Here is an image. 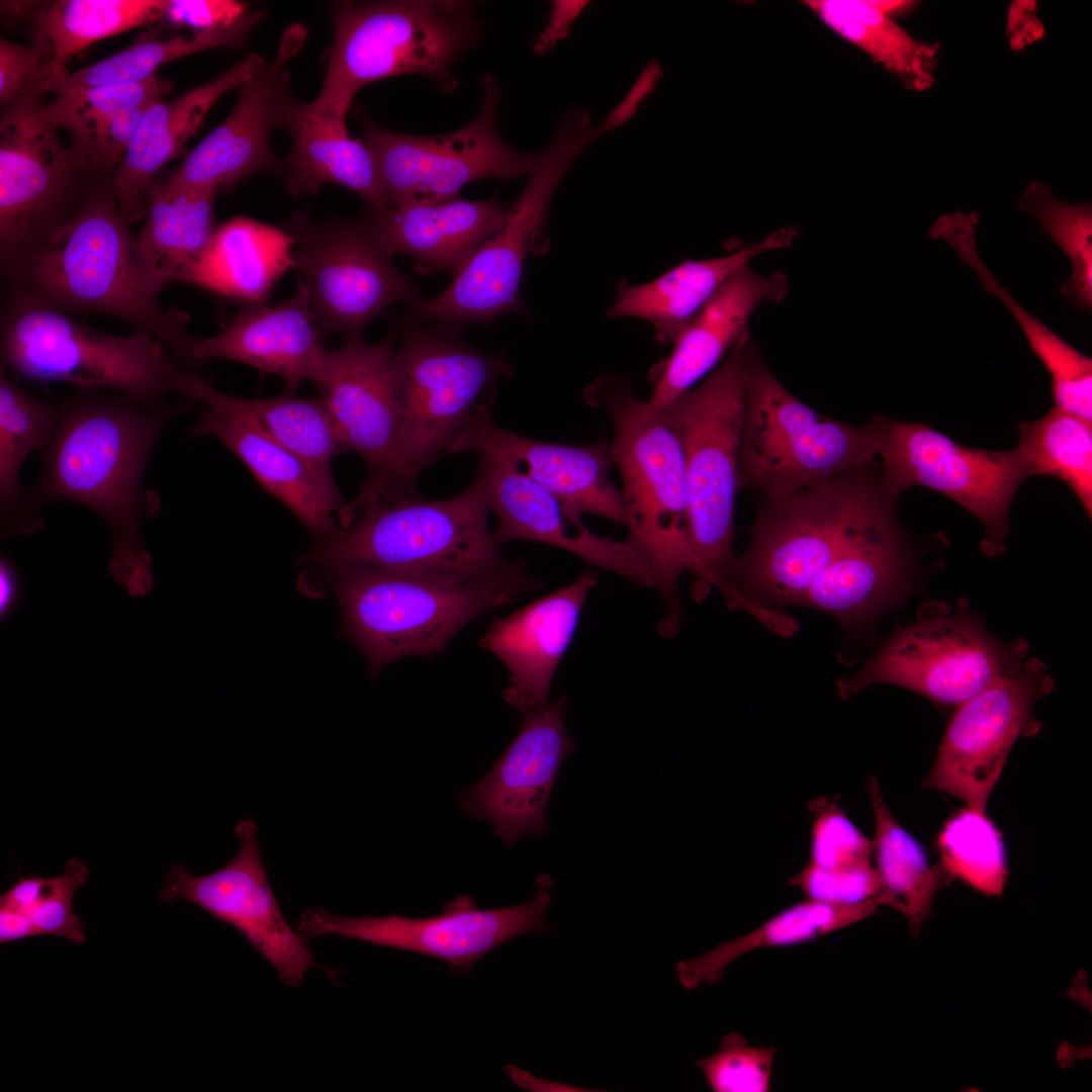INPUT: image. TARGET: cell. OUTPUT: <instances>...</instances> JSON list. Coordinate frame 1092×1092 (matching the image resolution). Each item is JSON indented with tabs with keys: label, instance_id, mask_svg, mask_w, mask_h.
Returning <instances> with one entry per match:
<instances>
[{
	"label": "cell",
	"instance_id": "cell-7",
	"mask_svg": "<svg viewBox=\"0 0 1092 1092\" xmlns=\"http://www.w3.org/2000/svg\"><path fill=\"white\" fill-rule=\"evenodd\" d=\"M756 349L746 331L700 385L659 410L684 451L696 601L713 587L725 593L736 559L734 505L746 388Z\"/></svg>",
	"mask_w": 1092,
	"mask_h": 1092
},
{
	"label": "cell",
	"instance_id": "cell-29",
	"mask_svg": "<svg viewBox=\"0 0 1092 1092\" xmlns=\"http://www.w3.org/2000/svg\"><path fill=\"white\" fill-rule=\"evenodd\" d=\"M788 291V279L782 273L761 275L748 265L739 270L678 336L646 401L648 406L662 408L714 371L748 331L754 310L765 301H782Z\"/></svg>",
	"mask_w": 1092,
	"mask_h": 1092
},
{
	"label": "cell",
	"instance_id": "cell-15",
	"mask_svg": "<svg viewBox=\"0 0 1092 1092\" xmlns=\"http://www.w3.org/2000/svg\"><path fill=\"white\" fill-rule=\"evenodd\" d=\"M290 265L304 289L323 338L340 334L346 341L363 332L395 302L414 305L424 299L411 279L396 268L367 217L312 222L304 213L289 221Z\"/></svg>",
	"mask_w": 1092,
	"mask_h": 1092
},
{
	"label": "cell",
	"instance_id": "cell-11",
	"mask_svg": "<svg viewBox=\"0 0 1092 1092\" xmlns=\"http://www.w3.org/2000/svg\"><path fill=\"white\" fill-rule=\"evenodd\" d=\"M600 133L589 114L572 108L540 153L522 193L498 229L476 250L442 293L411 305L406 322L458 327L524 313L520 283L527 256L542 241L553 195L579 155Z\"/></svg>",
	"mask_w": 1092,
	"mask_h": 1092
},
{
	"label": "cell",
	"instance_id": "cell-47",
	"mask_svg": "<svg viewBox=\"0 0 1092 1092\" xmlns=\"http://www.w3.org/2000/svg\"><path fill=\"white\" fill-rule=\"evenodd\" d=\"M87 866L67 861L62 875L52 878L20 876L0 898V906L22 913L35 935H55L75 944L85 940L84 923L74 913L73 896L88 879Z\"/></svg>",
	"mask_w": 1092,
	"mask_h": 1092
},
{
	"label": "cell",
	"instance_id": "cell-18",
	"mask_svg": "<svg viewBox=\"0 0 1092 1092\" xmlns=\"http://www.w3.org/2000/svg\"><path fill=\"white\" fill-rule=\"evenodd\" d=\"M551 884L549 876L540 875L530 902L504 908L479 909L471 897L459 896L441 914L425 918L348 917L309 908L299 917L296 929L306 938L333 934L429 956L466 974L480 958L512 938L549 932L546 913L552 901Z\"/></svg>",
	"mask_w": 1092,
	"mask_h": 1092
},
{
	"label": "cell",
	"instance_id": "cell-17",
	"mask_svg": "<svg viewBox=\"0 0 1092 1092\" xmlns=\"http://www.w3.org/2000/svg\"><path fill=\"white\" fill-rule=\"evenodd\" d=\"M874 419L888 489L898 497L905 489L919 485L949 497L984 525L982 552L989 557L1002 554L1010 505L1028 477L1016 449L969 448L923 423L883 416Z\"/></svg>",
	"mask_w": 1092,
	"mask_h": 1092
},
{
	"label": "cell",
	"instance_id": "cell-37",
	"mask_svg": "<svg viewBox=\"0 0 1092 1092\" xmlns=\"http://www.w3.org/2000/svg\"><path fill=\"white\" fill-rule=\"evenodd\" d=\"M166 5L167 0L1 2L11 18L29 20L33 41L48 53L47 83L68 73L72 57L93 42L164 19Z\"/></svg>",
	"mask_w": 1092,
	"mask_h": 1092
},
{
	"label": "cell",
	"instance_id": "cell-43",
	"mask_svg": "<svg viewBox=\"0 0 1092 1092\" xmlns=\"http://www.w3.org/2000/svg\"><path fill=\"white\" fill-rule=\"evenodd\" d=\"M1016 446L1027 476L1048 475L1064 481L1087 516H1092L1091 424L1053 407L1042 418L1018 426Z\"/></svg>",
	"mask_w": 1092,
	"mask_h": 1092
},
{
	"label": "cell",
	"instance_id": "cell-42",
	"mask_svg": "<svg viewBox=\"0 0 1092 1092\" xmlns=\"http://www.w3.org/2000/svg\"><path fill=\"white\" fill-rule=\"evenodd\" d=\"M266 10L246 12L235 23L199 31L191 37L141 42L93 65L50 81L47 92H63L113 83L142 82L157 75V70L179 58L213 48H242L253 28L265 17Z\"/></svg>",
	"mask_w": 1092,
	"mask_h": 1092
},
{
	"label": "cell",
	"instance_id": "cell-36",
	"mask_svg": "<svg viewBox=\"0 0 1092 1092\" xmlns=\"http://www.w3.org/2000/svg\"><path fill=\"white\" fill-rule=\"evenodd\" d=\"M285 129L293 141L286 172L287 189L294 197L335 183L360 195L371 209L388 207L375 158L363 140L318 119L298 101Z\"/></svg>",
	"mask_w": 1092,
	"mask_h": 1092
},
{
	"label": "cell",
	"instance_id": "cell-16",
	"mask_svg": "<svg viewBox=\"0 0 1092 1092\" xmlns=\"http://www.w3.org/2000/svg\"><path fill=\"white\" fill-rule=\"evenodd\" d=\"M481 87L477 115L445 134L395 132L359 113L362 140L375 158L388 207L456 198L465 184L481 178L506 181L531 174L539 155L512 147L498 132L502 93L495 78L484 75Z\"/></svg>",
	"mask_w": 1092,
	"mask_h": 1092
},
{
	"label": "cell",
	"instance_id": "cell-10",
	"mask_svg": "<svg viewBox=\"0 0 1092 1092\" xmlns=\"http://www.w3.org/2000/svg\"><path fill=\"white\" fill-rule=\"evenodd\" d=\"M0 351L1 367L28 380L113 390L148 402L177 392L187 369L149 332L105 333L72 313L10 296Z\"/></svg>",
	"mask_w": 1092,
	"mask_h": 1092
},
{
	"label": "cell",
	"instance_id": "cell-22",
	"mask_svg": "<svg viewBox=\"0 0 1092 1092\" xmlns=\"http://www.w3.org/2000/svg\"><path fill=\"white\" fill-rule=\"evenodd\" d=\"M304 39L303 26L293 24L286 29L273 61L265 62L239 88L231 113L165 179L168 184L232 189L249 177L279 170L270 135L278 127L286 128L296 102L286 65Z\"/></svg>",
	"mask_w": 1092,
	"mask_h": 1092
},
{
	"label": "cell",
	"instance_id": "cell-35",
	"mask_svg": "<svg viewBox=\"0 0 1092 1092\" xmlns=\"http://www.w3.org/2000/svg\"><path fill=\"white\" fill-rule=\"evenodd\" d=\"M219 190L174 187L156 178L147 192L145 223L138 234L143 262L163 289L189 282L207 256L215 233Z\"/></svg>",
	"mask_w": 1092,
	"mask_h": 1092
},
{
	"label": "cell",
	"instance_id": "cell-56",
	"mask_svg": "<svg viewBox=\"0 0 1092 1092\" xmlns=\"http://www.w3.org/2000/svg\"><path fill=\"white\" fill-rule=\"evenodd\" d=\"M587 4L588 1L580 0L553 1L547 24L532 44L534 52L544 55L553 50L560 40L568 35L571 25Z\"/></svg>",
	"mask_w": 1092,
	"mask_h": 1092
},
{
	"label": "cell",
	"instance_id": "cell-13",
	"mask_svg": "<svg viewBox=\"0 0 1092 1092\" xmlns=\"http://www.w3.org/2000/svg\"><path fill=\"white\" fill-rule=\"evenodd\" d=\"M1028 646L994 637L966 604L931 601L915 621L895 631L861 668L839 679L847 699L873 685L915 692L941 707L962 704L993 682L1017 674Z\"/></svg>",
	"mask_w": 1092,
	"mask_h": 1092
},
{
	"label": "cell",
	"instance_id": "cell-21",
	"mask_svg": "<svg viewBox=\"0 0 1092 1092\" xmlns=\"http://www.w3.org/2000/svg\"><path fill=\"white\" fill-rule=\"evenodd\" d=\"M235 833L240 847L225 866L195 876L175 864L164 876L159 899L187 900L234 927L287 986H299L309 970L329 971L314 962L308 938L293 930L281 912L262 861L255 822L240 821Z\"/></svg>",
	"mask_w": 1092,
	"mask_h": 1092
},
{
	"label": "cell",
	"instance_id": "cell-44",
	"mask_svg": "<svg viewBox=\"0 0 1092 1092\" xmlns=\"http://www.w3.org/2000/svg\"><path fill=\"white\" fill-rule=\"evenodd\" d=\"M940 866L986 896H1000L1008 877L1001 831L985 812L966 807L953 812L936 836Z\"/></svg>",
	"mask_w": 1092,
	"mask_h": 1092
},
{
	"label": "cell",
	"instance_id": "cell-55",
	"mask_svg": "<svg viewBox=\"0 0 1092 1092\" xmlns=\"http://www.w3.org/2000/svg\"><path fill=\"white\" fill-rule=\"evenodd\" d=\"M660 75L661 69L659 65L656 62H650L622 102L607 118L597 124L601 135L616 129L631 118L640 103L652 93Z\"/></svg>",
	"mask_w": 1092,
	"mask_h": 1092
},
{
	"label": "cell",
	"instance_id": "cell-54",
	"mask_svg": "<svg viewBox=\"0 0 1092 1092\" xmlns=\"http://www.w3.org/2000/svg\"><path fill=\"white\" fill-rule=\"evenodd\" d=\"M246 12L247 4L234 0H167L164 18L199 32L231 25Z\"/></svg>",
	"mask_w": 1092,
	"mask_h": 1092
},
{
	"label": "cell",
	"instance_id": "cell-14",
	"mask_svg": "<svg viewBox=\"0 0 1092 1092\" xmlns=\"http://www.w3.org/2000/svg\"><path fill=\"white\" fill-rule=\"evenodd\" d=\"M44 95L33 91L2 107L1 270L49 241L114 175L90 168L61 142Z\"/></svg>",
	"mask_w": 1092,
	"mask_h": 1092
},
{
	"label": "cell",
	"instance_id": "cell-57",
	"mask_svg": "<svg viewBox=\"0 0 1092 1092\" xmlns=\"http://www.w3.org/2000/svg\"><path fill=\"white\" fill-rule=\"evenodd\" d=\"M0 614L5 619L15 608L19 597V577L10 560H0Z\"/></svg>",
	"mask_w": 1092,
	"mask_h": 1092
},
{
	"label": "cell",
	"instance_id": "cell-40",
	"mask_svg": "<svg viewBox=\"0 0 1092 1092\" xmlns=\"http://www.w3.org/2000/svg\"><path fill=\"white\" fill-rule=\"evenodd\" d=\"M880 905H834L805 899L776 914L752 931L723 941L696 958L678 962L675 972L686 989L718 982L736 959L764 947L806 942L851 926L873 915Z\"/></svg>",
	"mask_w": 1092,
	"mask_h": 1092
},
{
	"label": "cell",
	"instance_id": "cell-39",
	"mask_svg": "<svg viewBox=\"0 0 1092 1092\" xmlns=\"http://www.w3.org/2000/svg\"><path fill=\"white\" fill-rule=\"evenodd\" d=\"M59 404L34 396L0 370V509L2 534L33 532L41 516L20 482V469L34 450L51 443Z\"/></svg>",
	"mask_w": 1092,
	"mask_h": 1092
},
{
	"label": "cell",
	"instance_id": "cell-27",
	"mask_svg": "<svg viewBox=\"0 0 1092 1092\" xmlns=\"http://www.w3.org/2000/svg\"><path fill=\"white\" fill-rule=\"evenodd\" d=\"M599 583L589 569L570 584L495 618L477 644L494 654L509 672L506 703L522 714L548 702L553 675L578 625L584 602Z\"/></svg>",
	"mask_w": 1092,
	"mask_h": 1092
},
{
	"label": "cell",
	"instance_id": "cell-51",
	"mask_svg": "<svg viewBox=\"0 0 1092 1092\" xmlns=\"http://www.w3.org/2000/svg\"><path fill=\"white\" fill-rule=\"evenodd\" d=\"M789 883L800 889L806 899L834 905H881V883L872 861L839 868H821L808 863Z\"/></svg>",
	"mask_w": 1092,
	"mask_h": 1092
},
{
	"label": "cell",
	"instance_id": "cell-52",
	"mask_svg": "<svg viewBox=\"0 0 1092 1092\" xmlns=\"http://www.w3.org/2000/svg\"><path fill=\"white\" fill-rule=\"evenodd\" d=\"M148 107L96 117L71 126L67 129L69 146L90 168L102 174H114Z\"/></svg>",
	"mask_w": 1092,
	"mask_h": 1092
},
{
	"label": "cell",
	"instance_id": "cell-5",
	"mask_svg": "<svg viewBox=\"0 0 1092 1092\" xmlns=\"http://www.w3.org/2000/svg\"><path fill=\"white\" fill-rule=\"evenodd\" d=\"M586 404L612 422L611 451L629 515V536L645 553L664 604L658 631L674 636L682 621L678 581L693 567L689 498L680 441L661 411L635 396L622 376L604 374L583 391Z\"/></svg>",
	"mask_w": 1092,
	"mask_h": 1092
},
{
	"label": "cell",
	"instance_id": "cell-53",
	"mask_svg": "<svg viewBox=\"0 0 1092 1092\" xmlns=\"http://www.w3.org/2000/svg\"><path fill=\"white\" fill-rule=\"evenodd\" d=\"M50 58L37 42L29 46L0 39V103L5 107L27 93L43 91ZM46 93V92H44Z\"/></svg>",
	"mask_w": 1092,
	"mask_h": 1092
},
{
	"label": "cell",
	"instance_id": "cell-48",
	"mask_svg": "<svg viewBox=\"0 0 1092 1092\" xmlns=\"http://www.w3.org/2000/svg\"><path fill=\"white\" fill-rule=\"evenodd\" d=\"M173 84L158 75L142 82L113 83L55 93L47 111L66 130L88 119L148 107L169 94Z\"/></svg>",
	"mask_w": 1092,
	"mask_h": 1092
},
{
	"label": "cell",
	"instance_id": "cell-38",
	"mask_svg": "<svg viewBox=\"0 0 1092 1092\" xmlns=\"http://www.w3.org/2000/svg\"><path fill=\"white\" fill-rule=\"evenodd\" d=\"M874 813L872 855L881 883V905L901 912L917 936L932 912L938 891L952 880L940 864L932 866L922 844L895 819L876 777L868 781Z\"/></svg>",
	"mask_w": 1092,
	"mask_h": 1092
},
{
	"label": "cell",
	"instance_id": "cell-8",
	"mask_svg": "<svg viewBox=\"0 0 1092 1092\" xmlns=\"http://www.w3.org/2000/svg\"><path fill=\"white\" fill-rule=\"evenodd\" d=\"M391 369L398 415L395 489L416 490L419 473L490 416L495 384L513 369L502 353L469 345L458 327L405 322Z\"/></svg>",
	"mask_w": 1092,
	"mask_h": 1092
},
{
	"label": "cell",
	"instance_id": "cell-12",
	"mask_svg": "<svg viewBox=\"0 0 1092 1092\" xmlns=\"http://www.w3.org/2000/svg\"><path fill=\"white\" fill-rule=\"evenodd\" d=\"M875 419L852 425L825 417L790 392L758 348L748 375L738 488L776 499L875 462Z\"/></svg>",
	"mask_w": 1092,
	"mask_h": 1092
},
{
	"label": "cell",
	"instance_id": "cell-23",
	"mask_svg": "<svg viewBox=\"0 0 1092 1092\" xmlns=\"http://www.w3.org/2000/svg\"><path fill=\"white\" fill-rule=\"evenodd\" d=\"M567 697L522 714V725L487 775L459 796L464 814L487 821L507 845L549 831L546 808L575 743L566 729Z\"/></svg>",
	"mask_w": 1092,
	"mask_h": 1092
},
{
	"label": "cell",
	"instance_id": "cell-6",
	"mask_svg": "<svg viewBox=\"0 0 1092 1092\" xmlns=\"http://www.w3.org/2000/svg\"><path fill=\"white\" fill-rule=\"evenodd\" d=\"M331 14L334 40L327 73L317 97L305 107L343 128L356 94L371 82L422 74L443 91H453V65L480 33L465 1H343Z\"/></svg>",
	"mask_w": 1092,
	"mask_h": 1092
},
{
	"label": "cell",
	"instance_id": "cell-3",
	"mask_svg": "<svg viewBox=\"0 0 1092 1092\" xmlns=\"http://www.w3.org/2000/svg\"><path fill=\"white\" fill-rule=\"evenodd\" d=\"M1 271L10 297L117 317L155 336L183 365L189 316L161 305L162 288L143 262L113 177L49 241Z\"/></svg>",
	"mask_w": 1092,
	"mask_h": 1092
},
{
	"label": "cell",
	"instance_id": "cell-1",
	"mask_svg": "<svg viewBox=\"0 0 1092 1092\" xmlns=\"http://www.w3.org/2000/svg\"><path fill=\"white\" fill-rule=\"evenodd\" d=\"M191 400L148 402L113 390L76 388L58 402L41 474L28 493L37 513L51 502L95 512L111 533L110 571L131 596L146 595L154 583L142 536L147 465L159 438Z\"/></svg>",
	"mask_w": 1092,
	"mask_h": 1092
},
{
	"label": "cell",
	"instance_id": "cell-24",
	"mask_svg": "<svg viewBox=\"0 0 1092 1092\" xmlns=\"http://www.w3.org/2000/svg\"><path fill=\"white\" fill-rule=\"evenodd\" d=\"M476 476L496 516L492 536L498 546L513 540L549 544L638 585H655L649 560L630 536L624 540L599 536L583 522L571 521L547 488L505 456L480 453Z\"/></svg>",
	"mask_w": 1092,
	"mask_h": 1092
},
{
	"label": "cell",
	"instance_id": "cell-20",
	"mask_svg": "<svg viewBox=\"0 0 1092 1092\" xmlns=\"http://www.w3.org/2000/svg\"><path fill=\"white\" fill-rule=\"evenodd\" d=\"M396 334L367 344L346 341L338 350H325L311 381L321 393L337 429L343 451L360 455L368 478L354 502L343 508L352 514L396 486L398 415L391 362Z\"/></svg>",
	"mask_w": 1092,
	"mask_h": 1092
},
{
	"label": "cell",
	"instance_id": "cell-32",
	"mask_svg": "<svg viewBox=\"0 0 1092 1092\" xmlns=\"http://www.w3.org/2000/svg\"><path fill=\"white\" fill-rule=\"evenodd\" d=\"M190 431L218 439L315 539L335 531L333 516L343 508V498L334 479L323 476L250 424L219 410L203 405Z\"/></svg>",
	"mask_w": 1092,
	"mask_h": 1092
},
{
	"label": "cell",
	"instance_id": "cell-28",
	"mask_svg": "<svg viewBox=\"0 0 1092 1092\" xmlns=\"http://www.w3.org/2000/svg\"><path fill=\"white\" fill-rule=\"evenodd\" d=\"M297 288L292 296L274 304L250 302L218 334L200 338L191 335L185 367L212 359H226L250 365L262 372L282 377L287 391L312 379L326 350L313 318L306 292Z\"/></svg>",
	"mask_w": 1092,
	"mask_h": 1092
},
{
	"label": "cell",
	"instance_id": "cell-45",
	"mask_svg": "<svg viewBox=\"0 0 1092 1092\" xmlns=\"http://www.w3.org/2000/svg\"><path fill=\"white\" fill-rule=\"evenodd\" d=\"M279 234L244 217L225 222L215 230L210 250L190 283L260 302L274 272L259 247Z\"/></svg>",
	"mask_w": 1092,
	"mask_h": 1092
},
{
	"label": "cell",
	"instance_id": "cell-25",
	"mask_svg": "<svg viewBox=\"0 0 1092 1092\" xmlns=\"http://www.w3.org/2000/svg\"><path fill=\"white\" fill-rule=\"evenodd\" d=\"M913 555L895 502L874 513L814 580L801 605L846 627L864 624L898 604L911 587Z\"/></svg>",
	"mask_w": 1092,
	"mask_h": 1092
},
{
	"label": "cell",
	"instance_id": "cell-31",
	"mask_svg": "<svg viewBox=\"0 0 1092 1092\" xmlns=\"http://www.w3.org/2000/svg\"><path fill=\"white\" fill-rule=\"evenodd\" d=\"M265 62L249 54L212 81L146 109L113 176L117 202L130 224L145 218L147 192L157 173L195 134L215 102L228 91L240 88Z\"/></svg>",
	"mask_w": 1092,
	"mask_h": 1092
},
{
	"label": "cell",
	"instance_id": "cell-49",
	"mask_svg": "<svg viewBox=\"0 0 1092 1092\" xmlns=\"http://www.w3.org/2000/svg\"><path fill=\"white\" fill-rule=\"evenodd\" d=\"M777 1054L776 1046L751 1045L731 1031L714 1054L695 1063L715 1092H768Z\"/></svg>",
	"mask_w": 1092,
	"mask_h": 1092
},
{
	"label": "cell",
	"instance_id": "cell-2",
	"mask_svg": "<svg viewBox=\"0 0 1092 1092\" xmlns=\"http://www.w3.org/2000/svg\"><path fill=\"white\" fill-rule=\"evenodd\" d=\"M480 479L457 495L425 500L392 489L358 510L297 559L307 566L356 564L462 583H503L524 593L543 582L522 560L510 561L488 525Z\"/></svg>",
	"mask_w": 1092,
	"mask_h": 1092
},
{
	"label": "cell",
	"instance_id": "cell-33",
	"mask_svg": "<svg viewBox=\"0 0 1092 1092\" xmlns=\"http://www.w3.org/2000/svg\"><path fill=\"white\" fill-rule=\"evenodd\" d=\"M796 235L795 228H783L732 254L687 260L646 283L624 284L607 315L645 320L651 324L659 343H674L733 275L757 255L789 247Z\"/></svg>",
	"mask_w": 1092,
	"mask_h": 1092
},
{
	"label": "cell",
	"instance_id": "cell-9",
	"mask_svg": "<svg viewBox=\"0 0 1092 1092\" xmlns=\"http://www.w3.org/2000/svg\"><path fill=\"white\" fill-rule=\"evenodd\" d=\"M313 567L337 595L341 632L375 676L399 658L442 652L469 622L524 594L509 584L454 582L356 564Z\"/></svg>",
	"mask_w": 1092,
	"mask_h": 1092
},
{
	"label": "cell",
	"instance_id": "cell-26",
	"mask_svg": "<svg viewBox=\"0 0 1092 1092\" xmlns=\"http://www.w3.org/2000/svg\"><path fill=\"white\" fill-rule=\"evenodd\" d=\"M505 456L547 488L573 522L592 514L629 527L624 494L611 478V443L564 445L531 439L499 426L490 416L476 422L455 449Z\"/></svg>",
	"mask_w": 1092,
	"mask_h": 1092
},
{
	"label": "cell",
	"instance_id": "cell-34",
	"mask_svg": "<svg viewBox=\"0 0 1092 1092\" xmlns=\"http://www.w3.org/2000/svg\"><path fill=\"white\" fill-rule=\"evenodd\" d=\"M177 391L250 424L323 476L334 479L332 459L344 451L321 396L303 397L286 391L269 398L238 397L217 390L189 369L179 378Z\"/></svg>",
	"mask_w": 1092,
	"mask_h": 1092
},
{
	"label": "cell",
	"instance_id": "cell-19",
	"mask_svg": "<svg viewBox=\"0 0 1092 1092\" xmlns=\"http://www.w3.org/2000/svg\"><path fill=\"white\" fill-rule=\"evenodd\" d=\"M1054 689L1045 664L1027 658L1017 674L993 682L958 705L924 787L985 812L1016 740L1040 729L1033 717L1036 702Z\"/></svg>",
	"mask_w": 1092,
	"mask_h": 1092
},
{
	"label": "cell",
	"instance_id": "cell-4",
	"mask_svg": "<svg viewBox=\"0 0 1092 1092\" xmlns=\"http://www.w3.org/2000/svg\"><path fill=\"white\" fill-rule=\"evenodd\" d=\"M896 498L881 465L873 462L787 496L764 499L750 543L735 559L723 595L727 606L787 634L793 622L775 608L800 606L857 529Z\"/></svg>",
	"mask_w": 1092,
	"mask_h": 1092
},
{
	"label": "cell",
	"instance_id": "cell-46",
	"mask_svg": "<svg viewBox=\"0 0 1092 1092\" xmlns=\"http://www.w3.org/2000/svg\"><path fill=\"white\" fill-rule=\"evenodd\" d=\"M1032 215L1069 258L1071 275L1061 287L1079 309L1092 307V207L1088 202L1070 203L1056 197L1050 187L1030 181L1018 203Z\"/></svg>",
	"mask_w": 1092,
	"mask_h": 1092
},
{
	"label": "cell",
	"instance_id": "cell-30",
	"mask_svg": "<svg viewBox=\"0 0 1092 1092\" xmlns=\"http://www.w3.org/2000/svg\"><path fill=\"white\" fill-rule=\"evenodd\" d=\"M506 211L496 198L467 200L459 196L381 210L369 208L365 216L391 257H413L419 273L446 271L454 277L498 229Z\"/></svg>",
	"mask_w": 1092,
	"mask_h": 1092
},
{
	"label": "cell",
	"instance_id": "cell-41",
	"mask_svg": "<svg viewBox=\"0 0 1092 1092\" xmlns=\"http://www.w3.org/2000/svg\"><path fill=\"white\" fill-rule=\"evenodd\" d=\"M806 4L831 28L852 42L910 90L934 83L938 46L912 37L869 1L812 0Z\"/></svg>",
	"mask_w": 1092,
	"mask_h": 1092
},
{
	"label": "cell",
	"instance_id": "cell-58",
	"mask_svg": "<svg viewBox=\"0 0 1092 1092\" xmlns=\"http://www.w3.org/2000/svg\"><path fill=\"white\" fill-rule=\"evenodd\" d=\"M35 936L28 919L20 912L0 906V942L7 943Z\"/></svg>",
	"mask_w": 1092,
	"mask_h": 1092
},
{
	"label": "cell",
	"instance_id": "cell-50",
	"mask_svg": "<svg viewBox=\"0 0 1092 1092\" xmlns=\"http://www.w3.org/2000/svg\"><path fill=\"white\" fill-rule=\"evenodd\" d=\"M812 816L808 863L839 868L872 861V841L846 816L835 798L809 804Z\"/></svg>",
	"mask_w": 1092,
	"mask_h": 1092
}]
</instances>
